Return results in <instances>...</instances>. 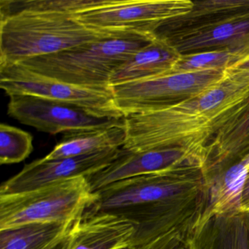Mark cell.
I'll use <instances>...</instances> for the list:
<instances>
[{"label":"cell","instance_id":"obj_17","mask_svg":"<svg viewBox=\"0 0 249 249\" xmlns=\"http://www.w3.org/2000/svg\"><path fill=\"white\" fill-rule=\"evenodd\" d=\"M125 139L124 125L66 132L60 142L43 158L46 160H59L87 155L109 148H122Z\"/></svg>","mask_w":249,"mask_h":249},{"label":"cell","instance_id":"obj_8","mask_svg":"<svg viewBox=\"0 0 249 249\" xmlns=\"http://www.w3.org/2000/svg\"><path fill=\"white\" fill-rule=\"evenodd\" d=\"M191 0H106L75 18L100 30L155 35L166 21L188 14Z\"/></svg>","mask_w":249,"mask_h":249},{"label":"cell","instance_id":"obj_2","mask_svg":"<svg viewBox=\"0 0 249 249\" xmlns=\"http://www.w3.org/2000/svg\"><path fill=\"white\" fill-rule=\"evenodd\" d=\"M249 105V71L228 69L199 95L147 113L124 116L126 151L182 147L206 153L214 135Z\"/></svg>","mask_w":249,"mask_h":249},{"label":"cell","instance_id":"obj_1","mask_svg":"<svg viewBox=\"0 0 249 249\" xmlns=\"http://www.w3.org/2000/svg\"><path fill=\"white\" fill-rule=\"evenodd\" d=\"M202 169L144 175L112 183L96 192L97 199L83 215H119L135 226L132 247L172 230L189 233L205 206Z\"/></svg>","mask_w":249,"mask_h":249},{"label":"cell","instance_id":"obj_21","mask_svg":"<svg viewBox=\"0 0 249 249\" xmlns=\"http://www.w3.org/2000/svg\"><path fill=\"white\" fill-rule=\"evenodd\" d=\"M106 0H1L0 19L21 12L75 16L103 5Z\"/></svg>","mask_w":249,"mask_h":249},{"label":"cell","instance_id":"obj_26","mask_svg":"<svg viewBox=\"0 0 249 249\" xmlns=\"http://www.w3.org/2000/svg\"><path fill=\"white\" fill-rule=\"evenodd\" d=\"M230 69L238 70V71H249V59L238 65H235Z\"/></svg>","mask_w":249,"mask_h":249},{"label":"cell","instance_id":"obj_14","mask_svg":"<svg viewBox=\"0 0 249 249\" xmlns=\"http://www.w3.org/2000/svg\"><path fill=\"white\" fill-rule=\"evenodd\" d=\"M249 35V10L223 18L208 27L164 40L183 55L226 49Z\"/></svg>","mask_w":249,"mask_h":249},{"label":"cell","instance_id":"obj_16","mask_svg":"<svg viewBox=\"0 0 249 249\" xmlns=\"http://www.w3.org/2000/svg\"><path fill=\"white\" fill-rule=\"evenodd\" d=\"M180 54L162 39L156 38L132 55L110 77V87L154 78L171 72Z\"/></svg>","mask_w":249,"mask_h":249},{"label":"cell","instance_id":"obj_27","mask_svg":"<svg viewBox=\"0 0 249 249\" xmlns=\"http://www.w3.org/2000/svg\"><path fill=\"white\" fill-rule=\"evenodd\" d=\"M132 249V248H127V249Z\"/></svg>","mask_w":249,"mask_h":249},{"label":"cell","instance_id":"obj_4","mask_svg":"<svg viewBox=\"0 0 249 249\" xmlns=\"http://www.w3.org/2000/svg\"><path fill=\"white\" fill-rule=\"evenodd\" d=\"M155 38V35L129 33L32 58L19 65L72 85L110 87L109 83L114 71Z\"/></svg>","mask_w":249,"mask_h":249},{"label":"cell","instance_id":"obj_22","mask_svg":"<svg viewBox=\"0 0 249 249\" xmlns=\"http://www.w3.org/2000/svg\"><path fill=\"white\" fill-rule=\"evenodd\" d=\"M33 137L19 128L0 125V164H17L28 158L33 151Z\"/></svg>","mask_w":249,"mask_h":249},{"label":"cell","instance_id":"obj_13","mask_svg":"<svg viewBox=\"0 0 249 249\" xmlns=\"http://www.w3.org/2000/svg\"><path fill=\"white\" fill-rule=\"evenodd\" d=\"M135 226L108 213L83 215L71 230L69 249H124L132 248Z\"/></svg>","mask_w":249,"mask_h":249},{"label":"cell","instance_id":"obj_24","mask_svg":"<svg viewBox=\"0 0 249 249\" xmlns=\"http://www.w3.org/2000/svg\"><path fill=\"white\" fill-rule=\"evenodd\" d=\"M71 230L72 229L68 234H65L45 249H69L70 243H71Z\"/></svg>","mask_w":249,"mask_h":249},{"label":"cell","instance_id":"obj_11","mask_svg":"<svg viewBox=\"0 0 249 249\" xmlns=\"http://www.w3.org/2000/svg\"><path fill=\"white\" fill-rule=\"evenodd\" d=\"M122 151V148H113L80 157L35 160L4 182L0 195L27 192L80 176L89 177L109 165Z\"/></svg>","mask_w":249,"mask_h":249},{"label":"cell","instance_id":"obj_12","mask_svg":"<svg viewBox=\"0 0 249 249\" xmlns=\"http://www.w3.org/2000/svg\"><path fill=\"white\" fill-rule=\"evenodd\" d=\"M249 171V150L231 161L202 170L205 206L197 226L213 215L241 211Z\"/></svg>","mask_w":249,"mask_h":249},{"label":"cell","instance_id":"obj_23","mask_svg":"<svg viewBox=\"0 0 249 249\" xmlns=\"http://www.w3.org/2000/svg\"><path fill=\"white\" fill-rule=\"evenodd\" d=\"M188 233L187 230L176 229L132 249H189L186 243Z\"/></svg>","mask_w":249,"mask_h":249},{"label":"cell","instance_id":"obj_10","mask_svg":"<svg viewBox=\"0 0 249 249\" xmlns=\"http://www.w3.org/2000/svg\"><path fill=\"white\" fill-rule=\"evenodd\" d=\"M206 153L182 147L161 148L151 151H126L109 165L87 177L93 192L121 180L144 175L184 169H202Z\"/></svg>","mask_w":249,"mask_h":249},{"label":"cell","instance_id":"obj_18","mask_svg":"<svg viewBox=\"0 0 249 249\" xmlns=\"http://www.w3.org/2000/svg\"><path fill=\"white\" fill-rule=\"evenodd\" d=\"M249 150V105L216 132L207 146L203 168H211Z\"/></svg>","mask_w":249,"mask_h":249},{"label":"cell","instance_id":"obj_7","mask_svg":"<svg viewBox=\"0 0 249 249\" xmlns=\"http://www.w3.org/2000/svg\"><path fill=\"white\" fill-rule=\"evenodd\" d=\"M0 88L8 97L35 96L79 106L110 117H124L116 108L111 87L72 85L36 73L19 64L0 65Z\"/></svg>","mask_w":249,"mask_h":249},{"label":"cell","instance_id":"obj_6","mask_svg":"<svg viewBox=\"0 0 249 249\" xmlns=\"http://www.w3.org/2000/svg\"><path fill=\"white\" fill-rule=\"evenodd\" d=\"M225 71L169 72L113 86L115 105L124 116L160 110L205 92L224 78Z\"/></svg>","mask_w":249,"mask_h":249},{"label":"cell","instance_id":"obj_3","mask_svg":"<svg viewBox=\"0 0 249 249\" xmlns=\"http://www.w3.org/2000/svg\"><path fill=\"white\" fill-rule=\"evenodd\" d=\"M129 33L91 28L66 14L18 13L0 19V65L19 64Z\"/></svg>","mask_w":249,"mask_h":249},{"label":"cell","instance_id":"obj_19","mask_svg":"<svg viewBox=\"0 0 249 249\" xmlns=\"http://www.w3.org/2000/svg\"><path fill=\"white\" fill-rule=\"evenodd\" d=\"M75 223L31 224L0 230V249H45L68 234Z\"/></svg>","mask_w":249,"mask_h":249},{"label":"cell","instance_id":"obj_5","mask_svg":"<svg viewBox=\"0 0 249 249\" xmlns=\"http://www.w3.org/2000/svg\"><path fill=\"white\" fill-rule=\"evenodd\" d=\"M97 199L87 177L0 195V230L41 223L73 224Z\"/></svg>","mask_w":249,"mask_h":249},{"label":"cell","instance_id":"obj_15","mask_svg":"<svg viewBox=\"0 0 249 249\" xmlns=\"http://www.w3.org/2000/svg\"><path fill=\"white\" fill-rule=\"evenodd\" d=\"M189 249H249V211L219 214L186 237Z\"/></svg>","mask_w":249,"mask_h":249},{"label":"cell","instance_id":"obj_25","mask_svg":"<svg viewBox=\"0 0 249 249\" xmlns=\"http://www.w3.org/2000/svg\"><path fill=\"white\" fill-rule=\"evenodd\" d=\"M241 211H249V171L242 193Z\"/></svg>","mask_w":249,"mask_h":249},{"label":"cell","instance_id":"obj_20","mask_svg":"<svg viewBox=\"0 0 249 249\" xmlns=\"http://www.w3.org/2000/svg\"><path fill=\"white\" fill-rule=\"evenodd\" d=\"M249 59V35L238 43L226 49L181 55L173 68V72L227 71Z\"/></svg>","mask_w":249,"mask_h":249},{"label":"cell","instance_id":"obj_9","mask_svg":"<svg viewBox=\"0 0 249 249\" xmlns=\"http://www.w3.org/2000/svg\"><path fill=\"white\" fill-rule=\"evenodd\" d=\"M9 99L10 117L51 135L124 125V117L104 116L68 103L30 95H12Z\"/></svg>","mask_w":249,"mask_h":249}]
</instances>
